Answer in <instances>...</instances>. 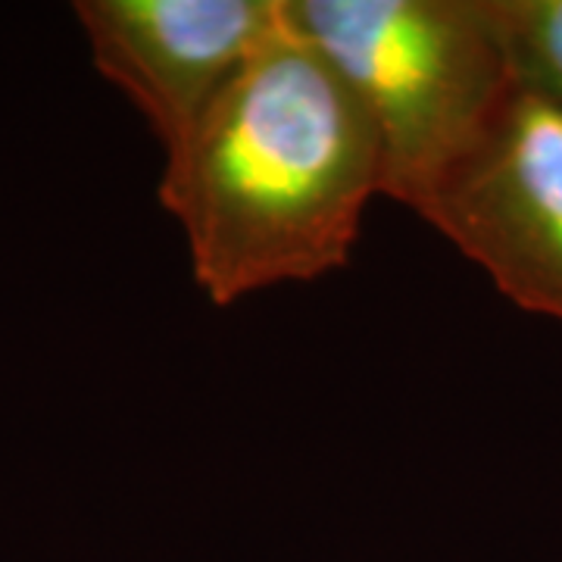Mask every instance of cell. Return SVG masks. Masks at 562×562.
<instances>
[{
  "instance_id": "6da1fadb",
  "label": "cell",
  "mask_w": 562,
  "mask_h": 562,
  "mask_svg": "<svg viewBox=\"0 0 562 562\" xmlns=\"http://www.w3.org/2000/svg\"><path fill=\"white\" fill-rule=\"evenodd\" d=\"M382 191L372 122L288 10L160 176V203L216 306L344 269Z\"/></svg>"
},
{
  "instance_id": "7a4b0ae2",
  "label": "cell",
  "mask_w": 562,
  "mask_h": 562,
  "mask_svg": "<svg viewBox=\"0 0 562 562\" xmlns=\"http://www.w3.org/2000/svg\"><path fill=\"white\" fill-rule=\"evenodd\" d=\"M382 147L384 198L416 210L475 140L519 63L494 0H284Z\"/></svg>"
},
{
  "instance_id": "3957f363",
  "label": "cell",
  "mask_w": 562,
  "mask_h": 562,
  "mask_svg": "<svg viewBox=\"0 0 562 562\" xmlns=\"http://www.w3.org/2000/svg\"><path fill=\"white\" fill-rule=\"evenodd\" d=\"M503 297L562 325V94L519 76L413 210Z\"/></svg>"
},
{
  "instance_id": "277c9868",
  "label": "cell",
  "mask_w": 562,
  "mask_h": 562,
  "mask_svg": "<svg viewBox=\"0 0 562 562\" xmlns=\"http://www.w3.org/2000/svg\"><path fill=\"white\" fill-rule=\"evenodd\" d=\"M91 63L179 154L206 110L284 25V0H79Z\"/></svg>"
},
{
  "instance_id": "5b68a950",
  "label": "cell",
  "mask_w": 562,
  "mask_h": 562,
  "mask_svg": "<svg viewBox=\"0 0 562 562\" xmlns=\"http://www.w3.org/2000/svg\"><path fill=\"white\" fill-rule=\"evenodd\" d=\"M494 7L516 63L562 94V0H494Z\"/></svg>"
}]
</instances>
